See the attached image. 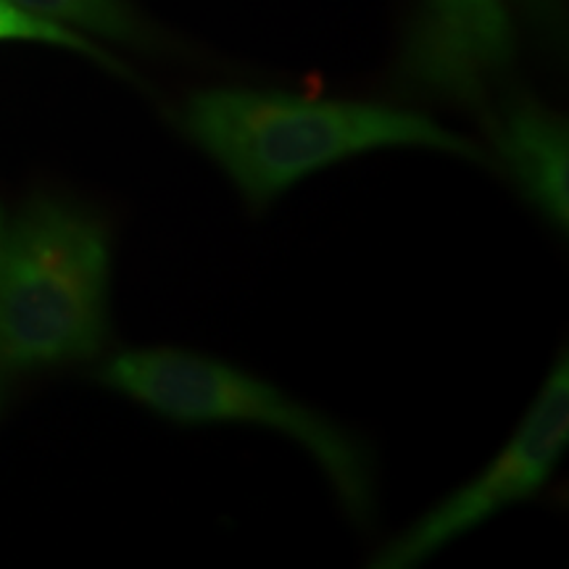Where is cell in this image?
Here are the masks:
<instances>
[{
    "instance_id": "cell-1",
    "label": "cell",
    "mask_w": 569,
    "mask_h": 569,
    "mask_svg": "<svg viewBox=\"0 0 569 569\" xmlns=\"http://www.w3.org/2000/svg\"><path fill=\"white\" fill-rule=\"evenodd\" d=\"M177 122L259 211L303 177L377 148H436L469 161L486 159L472 140L425 113L386 103L203 90L182 103Z\"/></svg>"
},
{
    "instance_id": "cell-2",
    "label": "cell",
    "mask_w": 569,
    "mask_h": 569,
    "mask_svg": "<svg viewBox=\"0 0 569 569\" xmlns=\"http://www.w3.org/2000/svg\"><path fill=\"white\" fill-rule=\"evenodd\" d=\"M111 246L77 206L34 201L0 246V375L82 361L109 330Z\"/></svg>"
},
{
    "instance_id": "cell-3",
    "label": "cell",
    "mask_w": 569,
    "mask_h": 569,
    "mask_svg": "<svg viewBox=\"0 0 569 569\" xmlns=\"http://www.w3.org/2000/svg\"><path fill=\"white\" fill-rule=\"evenodd\" d=\"M101 380L172 422L259 425L293 438L325 469L348 515L359 522L372 517V461L359 440L259 377L209 356L151 348L113 356Z\"/></svg>"
},
{
    "instance_id": "cell-4",
    "label": "cell",
    "mask_w": 569,
    "mask_h": 569,
    "mask_svg": "<svg viewBox=\"0 0 569 569\" xmlns=\"http://www.w3.org/2000/svg\"><path fill=\"white\" fill-rule=\"evenodd\" d=\"M569 440V372L561 359L543 382L528 417L478 478L436 503L401 536L375 553V569H403L493 519L498 511L536 496L557 469Z\"/></svg>"
},
{
    "instance_id": "cell-5",
    "label": "cell",
    "mask_w": 569,
    "mask_h": 569,
    "mask_svg": "<svg viewBox=\"0 0 569 569\" xmlns=\"http://www.w3.org/2000/svg\"><path fill=\"white\" fill-rule=\"evenodd\" d=\"M515 51L503 0H422L401 53V80L425 96L480 103Z\"/></svg>"
},
{
    "instance_id": "cell-6",
    "label": "cell",
    "mask_w": 569,
    "mask_h": 569,
    "mask_svg": "<svg viewBox=\"0 0 569 569\" xmlns=\"http://www.w3.org/2000/svg\"><path fill=\"white\" fill-rule=\"evenodd\" d=\"M486 134L496 161L536 209L565 230L569 219V132L557 111L532 98H511L486 113Z\"/></svg>"
},
{
    "instance_id": "cell-7",
    "label": "cell",
    "mask_w": 569,
    "mask_h": 569,
    "mask_svg": "<svg viewBox=\"0 0 569 569\" xmlns=\"http://www.w3.org/2000/svg\"><path fill=\"white\" fill-rule=\"evenodd\" d=\"M9 3L40 19L80 27L127 46H156V32L127 0H9Z\"/></svg>"
},
{
    "instance_id": "cell-8",
    "label": "cell",
    "mask_w": 569,
    "mask_h": 569,
    "mask_svg": "<svg viewBox=\"0 0 569 569\" xmlns=\"http://www.w3.org/2000/svg\"><path fill=\"white\" fill-rule=\"evenodd\" d=\"M0 40H34V42H51V46H63L69 51L84 53L90 59L106 63V67L122 71L119 61H113L109 53H103L101 48L92 46L90 40H84L82 34H77L69 27L56 24V21L40 19L34 13H27L19 6L9 3V0H0Z\"/></svg>"
},
{
    "instance_id": "cell-9",
    "label": "cell",
    "mask_w": 569,
    "mask_h": 569,
    "mask_svg": "<svg viewBox=\"0 0 569 569\" xmlns=\"http://www.w3.org/2000/svg\"><path fill=\"white\" fill-rule=\"evenodd\" d=\"M519 6H522L532 19L540 21V24H549V27L557 24L559 0H519Z\"/></svg>"
},
{
    "instance_id": "cell-10",
    "label": "cell",
    "mask_w": 569,
    "mask_h": 569,
    "mask_svg": "<svg viewBox=\"0 0 569 569\" xmlns=\"http://www.w3.org/2000/svg\"><path fill=\"white\" fill-rule=\"evenodd\" d=\"M3 234H6V219H3V209H0V246H3Z\"/></svg>"
}]
</instances>
